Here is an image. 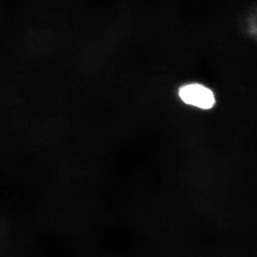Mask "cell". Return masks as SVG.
I'll return each instance as SVG.
<instances>
[{
	"label": "cell",
	"instance_id": "cell-1",
	"mask_svg": "<svg viewBox=\"0 0 257 257\" xmlns=\"http://www.w3.org/2000/svg\"><path fill=\"white\" fill-rule=\"evenodd\" d=\"M179 96L186 104L203 109H211L215 104V98L210 89L202 84H191L179 90Z\"/></svg>",
	"mask_w": 257,
	"mask_h": 257
}]
</instances>
